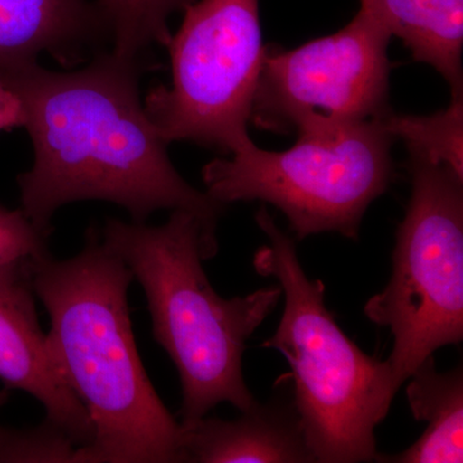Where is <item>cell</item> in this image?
I'll list each match as a JSON object with an SVG mask.
<instances>
[{
    "mask_svg": "<svg viewBox=\"0 0 463 463\" xmlns=\"http://www.w3.org/2000/svg\"><path fill=\"white\" fill-rule=\"evenodd\" d=\"M142 66L109 51L75 71L33 63L0 76L23 103L33 142L32 169L17 179L21 212L45 236L61 206L88 200L123 206L137 223L187 210L216 236L225 205L174 167L139 96Z\"/></svg>",
    "mask_w": 463,
    "mask_h": 463,
    "instance_id": "cell-1",
    "label": "cell"
},
{
    "mask_svg": "<svg viewBox=\"0 0 463 463\" xmlns=\"http://www.w3.org/2000/svg\"><path fill=\"white\" fill-rule=\"evenodd\" d=\"M29 267L50 315L52 354L93 426L75 463L181 462V423L137 352L128 307L132 270L94 230L76 257L57 260L47 250L30 258Z\"/></svg>",
    "mask_w": 463,
    "mask_h": 463,
    "instance_id": "cell-2",
    "label": "cell"
},
{
    "mask_svg": "<svg viewBox=\"0 0 463 463\" xmlns=\"http://www.w3.org/2000/svg\"><path fill=\"white\" fill-rule=\"evenodd\" d=\"M100 240L145 289L155 340L181 379V425L223 402L240 411L251 407L257 399L243 380V353L279 304L281 288L219 297L203 267L218 252V240L187 210H173L160 227L111 219Z\"/></svg>",
    "mask_w": 463,
    "mask_h": 463,
    "instance_id": "cell-3",
    "label": "cell"
},
{
    "mask_svg": "<svg viewBox=\"0 0 463 463\" xmlns=\"http://www.w3.org/2000/svg\"><path fill=\"white\" fill-rule=\"evenodd\" d=\"M255 221L269 240L255 252L260 276L277 279L285 310L263 347L288 359L292 398L317 462H376L374 430L398 392L388 361L365 354L341 330L325 304V283L307 279L297 241L263 205Z\"/></svg>",
    "mask_w": 463,
    "mask_h": 463,
    "instance_id": "cell-4",
    "label": "cell"
},
{
    "mask_svg": "<svg viewBox=\"0 0 463 463\" xmlns=\"http://www.w3.org/2000/svg\"><path fill=\"white\" fill-rule=\"evenodd\" d=\"M288 151L249 142L230 158L203 169L206 194L227 205L263 201L288 218L297 241L323 232L358 239L368 206L394 178L395 139L380 118L350 123L317 121L298 130Z\"/></svg>",
    "mask_w": 463,
    "mask_h": 463,
    "instance_id": "cell-5",
    "label": "cell"
},
{
    "mask_svg": "<svg viewBox=\"0 0 463 463\" xmlns=\"http://www.w3.org/2000/svg\"><path fill=\"white\" fill-rule=\"evenodd\" d=\"M412 194L399 224L392 279L364 315L394 337L398 388L440 347L463 339V178L410 155Z\"/></svg>",
    "mask_w": 463,
    "mask_h": 463,
    "instance_id": "cell-6",
    "label": "cell"
},
{
    "mask_svg": "<svg viewBox=\"0 0 463 463\" xmlns=\"http://www.w3.org/2000/svg\"><path fill=\"white\" fill-rule=\"evenodd\" d=\"M169 44L172 84L145 106L164 141L224 155L251 142L248 127L265 56L259 0H194Z\"/></svg>",
    "mask_w": 463,
    "mask_h": 463,
    "instance_id": "cell-7",
    "label": "cell"
},
{
    "mask_svg": "<svg viewBox=\"0 0 463 463\" xmlns=\"http://www.w3.org/2000/svg\"><path fill=\"white\" fill-rule=\"evenodd\" d=\"M390 39L359 9L340 32L295 50L268 45L250 123L288 134L316 121L380 118L390 109Z\"/></svg>",
    "mask_w": 463,
    "mask_h": 463,
    "instance_id": "cell-8",
    "label": "cell"
},
{
    "mask_svg": "<svg viewBox=\"0 0 463 463\" xmlns=\"http://www.w3.org/2000/svg\"><path fill=\"white\" fill-rule=\"evenodd\" d=\"M30 259V258H29ZM29 259L0 267V380L38 399L47 420L79 448L90 446L93 426L67 386L43 334L35 307Z\"/></svg>",
    "mask_w": 463,
    "mask_h": 463,
    "instance_id": "cell-9",
    "label": "cell"
},
{
    "mask_svg": "<svg viewBox=\"0 0 463 463\" xmlns=\"http://www.w3.org/2000/svg\"><path fill=\"white\" fill-rule=\"evenodd\" d=\"M288 377L274 385L265 403L255 402L239 419L203 417L181 425V462L309 463L317 462L307 446Z\"/></svg>",
    "mask_w": 463,
    "mask_h": 463,
    "instance_id": "cell-10",
    "label": "cell"
},
{
    "mask_svg": "<svg viewBox=\"0 0 463 463\" xmlns=\"http://www.w3.org/2000/svg\"><path fill=\"white\" fill-rule=\"evenodd\" d=\"M109 33L90 0H0V76L50 54L63 66L99 54Z\"/></svg>",
    "mask_w": 463,
    "mask_h": 463,
    "instance_id": "cell-11",
    "label": "cell"
},
{
    "mask_svg": "<svg viewBox=\"0 0 463 463\" xmlns=\"http://www.w3.org/2000/svg\"><path fill=\"white\" fill-rule=\"evenodd\" d=\"M361 9L401 39L416 62L434 67L452 97L463 94V0H361Z\"/></svg>",
    "mask_w": 463,
    "mask_h": 463,
    "instance_id": "cell-12",
    "label": "cell"
},
{
    "mask_svg": "<svg viewBox=\"0 0 463 463\" xmlns=\"http://www.w3.org/2000/svg\"><path fill=\"white\" fill-rule=\"evenodd\" d=\"M405 389L414 420L428 423L421 438L395 455H377L383 463L463 462V368L439 373L434 355L411 374Z\"/></svg>",
    "mask_w": 463,
    "mask_h": 463,
    "instance_id": "cell-13",
    "label": "cell"
},
{
    "mask_svg": "<svg viewBox=\"0 0 463 463\" xmlns=\"http://www.w3.org/2000/svg\"><path fill=\"white\" fill-rule=\"evenodd\" d=\"M380 120L392 138L405 143L410 155L447 166L463 178V94L432 115L395 114L390 109Z\"/></svg>",
    "mask_w": 463,
    "mask_h": 463,
    "instance_id": "cell-14",
    "label": "cell"
},
{
    "mask_svg": "<svg viewBox=\"0 0 463 463\" xmlns=\"http://www.w3.org/2000/svg\"><path fill=\"white\" fill-rule=\"evenodd\" d=\"M194 0H99L97 5L112 43V52L141 58L151 45L166 47L172 33L169 20Z\"/></svg>",
    "mask_w": 463,
    "mask_h": 463,
    "instance_id": "cell-15",
    "label": "cell"
},
{
    "mask_svg": "<svg viewBox=\"0 0 463 463\" xmlns=\"http://www.w3.org/2000/svg\"><path fill=\"white\" fill-rule=\"evenodd\" d=\"M78 446L45 419L33 429L0 428V462L74 463Z\"/></svg>",
    "mask_w": 463,
    "mask_h": 463,
    "instance_id": "cell-16",
    "label": "cell"
},
{
    "mask_svg": "<svg viewBox=\"0 0 463 463\" xmlns=\"http://www.w3.org/2000/svg\"><path fill=\"white\" fill-rule=\"evenodd\" d=\"M47 240L21 209L0 206V267L47 251Z\"/></svg>",
    "mask_w": 463,
    "mask_h": 463,
    "instance_id": "cell-17",
    "label": "cell"
},
{
    "mask_svg": "<svg viewBox=\"0 0 463 463\" xmlns=\"http://www.w3.org/2000/svg\"><path fill=\"white\" fill-rule=\"evenodd\" d=\"M25 112L20 99L0 78V130L24 128Z\"/></svg>",
    "mask_w": 463,
    "mask_h": 463,
    "instance_id": "cell-18",
    "label": "cell"
},
{
    "mask_svg": "<svg viewBox=\"0 0 463 463\" xmlns=\"http://www.w3.org/2000/svg\"><path fill=\"white\" fill-rule=\"evenodd\" d=\"M9 398V389L5 388L0 390V410L5 407V403H7Z\"/></svg>",
    "mask_w": 463,
    "mask_h": 463,
    "instance_id": "cell-19",
    "label": "cell"
}]
</instances>
